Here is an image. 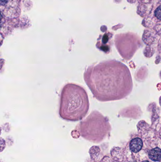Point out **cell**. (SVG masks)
<instances>
[{"mask_svg": "<svg viewBox=\"0 0 161 162\" xmlns=\"http://www.w3.org/2000/svg\"><path fill=\"white\" fill-rule=\"evenodd\" d=\"M89 100L86 90L74 84L66 85L62 90L59 114L62 118L75 121L84 117L89 109Z\"/></svg>", "mask_w": 161, "mask_h": 162, "instance_id": "obj_1", "label": "cell"}, {"mask_svg": "<svg viewBox=\"0 0 161 162\" xmlns=\"http://www.w3.org/2000/svg\"><path fill=\"white\" fill-rule=\"evenodd\" d=\"M143 142L141 139L136 138L133 139L130 143V147L131 151L133 152H138L142 147Z\"/></svg>", "mask_w": 161, "mask_h": 162, "instance_id": "obj_2", "label": "cell"}, {"mask_svg": "<svg viewBox=\"0 0 161 162\" xmlns=\"http://www.w3.org/2000/svg\"><path fill=\"white\" fill-rule=\"evenodd\" d=\"M149 157L151 160L158 161L161 158V150L159 148H155L151 150L149 153Z\"/></svg>", "mask_w": 161, "mask_h": 162, "instance_id": "obj_3", "label": "cell"}, {"mask_svg": "<svg viewBox=\"0 0 161 162\" xmlns=\"http://www.w3.org/2000/svg\"><path fill=\"white\" fill-rule=\"evenodd\" d=\"M155 15L158 19H161V6H159L155 12Z\"/></svg>", "mask_w": 161, "mask_h": 162, "instance_id": "obj_4", "label": "cell"}, {"mask_svg": "<svg viewBox=\"0 0 161 162\" xmlns=\"http://www.w3.org/2000/svg\"><path fill=\"white\" fill-rule=\"evenodd\" d=\"M9 0H0V3L2 5H5L6 3L8 2Z\"/></svg>", "mask_w": 161, "mask_h": 162, "instance_id": "obj_5", "label": "cell"}, {"mask_svg": "<svg viewBox=\"0 0 161 162\" xmlns=\"http://www.w3.org/2000/svg\"><path fill=\"white\" fill-rule=\"evenodd\" d=\"M108 37L107 35H105V36H103V42L104 43H107V41H108Z\"/></svg>", "mask_w": 161, "mask_h": 162, "instance_id": "obj_6", "label": "cell"}, {"mask_svg": "<svg viewBox=\"0 0 161 162\" xmlns=\"http://www.w3.org/2000/svg\"><path fill=\"white\" fill-rule=\"evenodd\" d=\"M143 162H148V161H143Z\"/></svg>", "mask_w": 161, "mask_h": 162, "instance_id": "obj_7", "label": "cell"}]
</instances>
